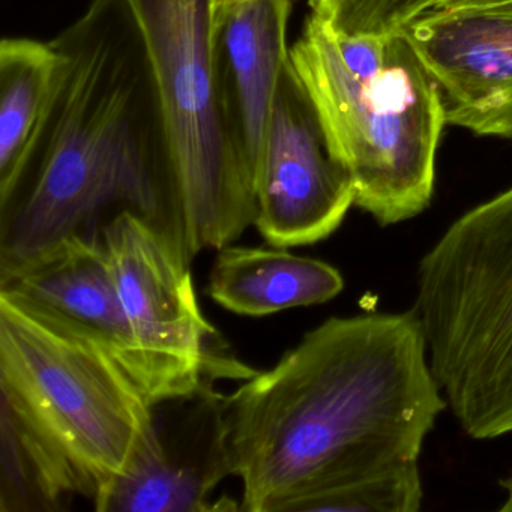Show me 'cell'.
<instances>
[{"label":"cell","mask_w":512,"mask_h":512,"mask_svg":"<svg viewBox=\"0 0 512 512\" xmlns=\"http://www.w3.org/2000/svg\"><path fill=\"white\" fill-rule=\"evenodd\" d=\"M0 401L94 503L127 472L154 427V403L106 347L4 295Z\"/></svg>","instance_id":"277c9868"},{"label":"cell","mask_w":512,"mask_h":512,"mask_svg":"<svg viewBox=\"0 0 512 512\" xmlns=\"http://www.w3.org/2000/svg\"><path fill=\"white\" fill-rule=\"evenodd\" d=\"M206 380L179 398L172 428L155 407L154 427L127 472L94 503L100 512H208L241 509L232 500L212 502V491L230 476L224 395Z\"/></svg>","instance_id":"30bf717a"},{"label":"cell","mask_w":512,"mask_h":512,"mask_svg":"<svg viewBox=\"0 0 512 512\" xmlns=\"http://www.w3.org/2000/svg\"><path fill=\"white\" fill-rule=\"evenodd\" d=\"M290 59L349 173L356 208L380 226L424 212L446 116L406 37H341L310 14Z\"/></svg>","instance_id":"3957f363"},{"label":"cell","mask_w":512,"mask_h":512,"mask_svg":"<svg viewBox=\"0 0 512 512\" xmlns=\"http://www.w3.org/2000/svg\"><path fill=\"white\" fill-rule=\"evenodd\" d=\"M446 407L415 310L325 320L224 395L242 511L305 512L338 485L418 461Z\"/></svg>","instance_id":"6da1fadb"},{"label":"cell","mask_w":512,"mask_h":512,"mask_svg":"<svg viewBox=\"0 0 512 512\" xmlns=\"http://www.w3.org/2000/svg\"><path fill=\"white\" fill-rule=\"evenodd\" d=\"M401 34L436 82L446 124L505 137L512 128V0H434Z\"/></svg>","instance_id":"9c48e42d"},{"label":"cell","mask_w":512,"mask_h":512,"mask_svg":"<svg viewBox=\"0 0 512 512\" xmlns=\"http://www.w3.org/2000/svg\"><path fill=\"white\" fill-rule=\"evenodd\" d=\"M254 193V226L272 247L323 241L355 206L349 173L332 152L319 112L292 61L278 83Z\"/></svg>","instance_id":"ba28073f"},{"label":"cell","mask_w":512,"mask_h":512,"mask_svg":"<svg viewBox=\"0 0 512 512\" xmlns=\"http://www.w3.org/2000/svg\"><path fill=\"white\" fill-rule=\"evenodd\" d=\"M148 47L172 139L176 205L166 238L193 263L256 223L254 178L230 124L212 0H127Z\"/></svg>","instance_id":"8992f818"},{"label":"cell","mask_w":512,"mask_h":512,"mask_svg":"<svg viewBox=\"0 0 512 512\" xmlns=\"http://www.w3.org/2000/svg\"><path fill=\"white\" fill-rule=\"evenodd\" d=\"M434 0H310L311 14L341 37H385L403 31Z\"/></svg>","instance_id":"e0dca14e"},{"label":"cell","mask_w":512,"mask_h":512,"mask_svg":"<svg viewBox=\"0 0 512 512\" xmlns=\"http://www.w3.org/2000/svg\"><path fill=\"white\" fill-rule=\"evenodd\" d=\"M503 487H505L506 497L505 502L500 506V511L512 512V476L508 481L503 482Z\"/></svg>","instance_id":"ac0fdd59"},{"label":"cell","mask_w":512,"mask_h":512,"mask_svg":"<svg viewBox=\"0 0 512 512\" xmlns=\"http://www.w3.org/2000/svg\"><path fill=\"white\" fill-rule=\"evenodd\" d=\"M61 65L13 179L0 188V278L110 211L166 235L175 214L172 139L148 47L127 0H92L52 41Z\"/></svg>","instance_id":"7a4b0ae2"},{"label":"cell","mask_w":512,"mask_h":512,"mask_svg":"<svg viewBox=\"0 0 512 512\" xmlns=\"http://www.w3.org/2000/svg\"><path fill=\"white\" fill-rule=\"evenodd\" d=\"M295 0H230L212 10V40L230 124L256 175L275 94L290 64Z\"/></svg>","instance_id":"7c38bea8"},{"label":"cell","mask_w":512,"mask_h":512,"mask_svg":"<svg viewBox=\"0 0 512 512\" xmlns=\"http://www.w3.org/2000/svg\"><path fill=\"white\" fill-rule=\"evenodd\" d=\"M413 310L464 433L512 434V187L461 215L422 257Z\"/></svg>","instance_id":"5b68a950"},{"label":"cell","mask_w":512,"mask_h":512,"mask_svg":"<svg viewBox=\"0 0 512 512\" xmlns=\"http://www.w3.org/2000/svg\"><path fill=\"white\" fill-rule=\"evenodd\" d=\"M343 289V275L334 266L272 245L220 248L208 283L212 301L250 317L325 304Z\"/></svg>","instance_id":"4fadbf2b"},{"label":"cell","mask_w":512,"mask_h":512,"mask_svg":"<svg viewBox=\"0 0 512 512\" xmlns=\"http://www.w3.org/2000/svg\"><path fill=\"white\" fill-rule=\"evenodd\" d=\"M0 295L97 341L142 386L139 353L101 236L64 239L19 271L0 278Z\"/></svg>","instance_id":"8fae6325"},{"label":"cell","mask_w":512,"mask_h":512,"mask_svg":"<svg viewBox=\"0 0 512 512\" xmlns=\"http://www.w3.org/2000/svg\"><path fill=\"white\" fill-rule=\"evenodd\" d=\"M61 59L52 41L0 43V188L13 179L40 124Z\"/></svg>","instance_id":"5bb4252c"},{"label":"cell","mask_w":512,"mask_h":512,"mask_svg":"<svg viewBox=\"0 0 512 512\" xmlns=\"http://www.w3.org/2000/svg\"><path fill=\"white\" fill-rule=\"evenodd\" d=\"M0 511L53 512L80 494L67 464L10 409L2 404Z\"/></svg>","instance_id":"9a60e30c"},{"label":"cell","mask_w":512,"mask_h":512,"mask_svg":"<svg viewBox=\"0 0 512 512\" xmlns=\"http://www.w3.org/2000/svg\"><path fill=\"white\" fill-rule=\"evenodd\" d=\"M226 2H230V0H212V10H214L215 7L226 4Z\"/></svg>","instance_id":"d6986e66"},{"label":"cell","mask_w":512,"mask_h":512,"mask_svg":"<svg viewBox=\"0 0 512 512\" xmlns=\"http://www.w3.org/2000/svg\"><path fill=\"white\" fill-rule=\"evenodd\" d=\"M101 239L154 406L188 397L206 380L256 373L217 352V332L200 311L191 265L157 226L121 211L104 224Z\"/></svg>","instance_id":"52a82bcc"},{"label":"cell","mask_w":512,"mask_h":512,"mask_svg":"<svg viewBox=\"0 0 512 512\" xmlns=\"http://www.w3.org/2000/svg\"><path fill=\"white\" fill-rule=\"evenodd\" d=\"M418 461L395 464L320 494L305 512H416L421 509Z\"/></svg>","instance_id":"2e32d148"},{"label":"cell","mask_w":512,"mask_h":512,"mask_svg":"<svg viewBox=\"0 0 512 512\" xmlns=\"http://www.w3.org/2000/svg\"><path fill=\"white\" fill-rule=\"evenodd\" d=\"M503 139H511L512 140V128L508 131V133L505 134V137Z\"/></svg>","instance_id":"ffe728a7"}]
</instances>
